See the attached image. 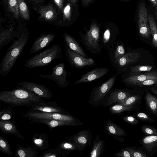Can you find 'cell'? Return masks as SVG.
<instances>
[{
	"mask_svg": "<svg viewBox=\"0 0 157 157\" xmlns=\"http://www.w3.org/2000/svg\"><path fill=\"white\" fill-rule=\"evenodd\" d=\"M44 101V99L23 88L5 90L0 93V102L12 107H31L36 102Z\"/></svg>",
	"mask_w": 157,
	"mask_h": 157,
	"instance_id": "6da1fadb",
	"label": "cell"
},
{
	"mask_svg": "<svg viewBox=\"0 0 157 157\" xmlns=\"http://www.w3.org/2000/svg\"><path fill=\"white\" fill-rule=\"evenodd\" d=\"M29 33L27 32L19 35L8 48L0 64V75L2 76L8 74L14 66L16 61L26 45Z\"/></svg>",
	"mask_w": 157,
	"mask_h": 157,
	"instance_id": "7a4b0ae2",
	"label": "cell"
},
{
	"mask_svg": "<svg viewBox=\"0 0 157 157\" xmlns=\"http://www.w3.org/2000/svg\"><path fill=\"white\" fill-rule=\"evenodd\" d=\"M61 55L60 46L58 44H55L27 59L24 66L26 68H33L47 66L53 61L59 58Z\"/></svg>",
	"mask_w": 157,
	"mask_h": 157,
	"instance_id": "3957f363",
	"label": "cell"
},
{
	"mask_svg": "<svg viewBox=\"0 0 157 157\" xmlns=\"http://www.w3.org/2000/svg\"><path fill=\"white\" fill-rule=\"evenodd\" d=\"M23 117L28 118L29 120L32 119H48L73 122L78 125L83 124L73 116L67 114L57 113H50L29 110L23 115Z\"/></svg>",
	"mask_w": 157,
	"mask_h": 157,
	"instance_id": "277c9868",
	"label": "cell"
},
{
	"mask_svg": "<svg viewBox=\"0 0 157 157\" xmlns=\"http://www.w3.org/2000/svg\"><path fill=\"white\" fill-rule=\"evenodd\" d=\"M38 75L41 78L54 81L61 88L67 87L70 83V82L67 79V72L65 69L63 63H60L54 67L52 73L50 75L40 74Z\"/></svg>",
	"mask_w": 157,
	"mask_h": 157,
	"instance_id": "5b68a950",
	"label": "cell"
},
{
	"mask_svg": "<svg viewBox=\"0 0 157 157\" xmlns=\"http://www.w3.org/2000/svg\"><path fill=\"white\" fill-rule=\"evenodd\" d=\"M147 10L144 3H140L138 11V26L140 35L143 37L148 38L151 33L147 18Z\"/></svg>",
	"mask_w": 157,
	"mask_h": 157,
	"instance_id": "8992f818",
	"label": "cell"
},
{
	"mask_svg": "<svg viewBox=\"0 0 157 157\" xmlns=\"http://www.w3.org/2000/svg\"><path fill=\"white\" fill-rule=\"evenodd\" d=\"M17 84L22 88L36 94L44 99H52L53 98L51 91L43 84L28 81L21 82Z\"/></svg>",
	"mask_w": 157,
	"mask_h": 157,
	"instance_id": "52a82bcc",
	"label": "cell"
},
{
	"mask_svg": "<svg viewBox=\"0 0 157 157\" xmlns=\"http://www.w3.org/2000/svg\"><path fill=\"white\" fill-rule=\"evenodd\" d=\"M91 139V135L88 129L81 131L67 138L68 141L76 146L77 150L81 151L90 144Z\"/></svg>",
	"mask_w": 157,
	"mask_h": 157,
	"instance_id": "ba28073f",
	"label": "cell"
},
{
	"mask_svg": "<svg viewBox=\"0 0 157 157\" xmlns=\"http://www.w3.org/2000/svg\"><path fill=\"white\" fill-rule=\"evenodd\" d=\"M99 27L96 24L93 23L85 35L84 42L88 48L96 51L99 48Z\"/></svg>",
	"mask_w": 157,
	"mask_h": 157,
	"instance_id": "9c48e42d",
	"label": "cell"
},
{
	"mask_svg": "<svg viewBox=\"0 0 157 157\" xmlns=\"http://www.w3.org/2000/svg\"><path fill=\"white\" fill-rule=\"evenodd\" d=\"M66 56L69 63L73 66L82 68L89 66L94 63L91 58H87L71 50L68 48L66 50Z\"/></svg>",
	"mask_w": 157,
	"mask_h": 157,
	"instance_id": "30bf717a",
	"label": "cell"
},
{
	"mask_svg": "<svg viewBox=\"0 0 157 157\" xmlns=\"http://www.w3.org/2000/svg\"><path fill=\"white\" fill-rule=\"evenodd\" d=\"M29 110L40 111L46 113H57L65 114L68 113L58 105L56 101H40L33 105Z\"/></svg>",
	"mask_w": 157,
	"mask_h": 157,
	"instance_id": "8fae6325",
	"label": "cell"
},
{
	"mask_svg": "<svg viewBox=\"0 0 157 157\" xmlns=\"http://www.w3.org/2000/svg\"><path fill=\"white\" fill-rule=\"evenodd\" d=\"M116 75H114L102 84L96 88L92 93V100L94 102L101 101L114 84Z\"/></svg>",
	"mask_w": 157,
	"mask_h": 157,
	"instance_id": "7c38bea8",
	"label": "cell"
},
{
	"mask_svg": "<svg viewBox=\"0 0 157 157\" xmlns=\"http://www.w3.org/2000/svg\"><path fill=\"white\" fill-rule=\"evenodd\" d=\"M55 36L54 33H51L42 35L37 37L31 46L30 53H35L45 48L52 42Z\"/></svg>",
	"mask_w": 157,
	"mask_h": 157,
	"instance_id": "4fadbf2b",
	"label": "cell"
},
{
	"mask_svg": "<svg viewBox=\"0 0 157 157\" xmlns=\"http://www.w3.org/2000/svg\"><path fill=\"white\" fill-rule=\"evenodd\" d=\"M109 71V69L106 67L95 69L83 75L80 79L73 84L89 82L99 79L105 75Z\"/></svg>",
	"mask_w": 157,
	"mask_h": 157,
	"instance_id": "5bb4252c",
	"label": "cell"
},
{
	"mask_svg": "<svg viewBox=\"0 0 157 157\" xmlns=\"http://www.w3.org/2000/svg\"><path fill=\"white\" fill-rule=\"evenodd\" d=\"M140 143L148 154L153 155L157 152V136L147 135L143 137Z\"/></svg>",
	"mask_w": 157,
	"mask_h": 157,
	"instance_id": "9a60e30c",
	"label": "cell"
},
{
	"mask_svg": "<svg viewBox=\"0 0 157 157\" xmlns=\"http://www.w3.org/2000/svg\"><path fill=\"white\" fill-rule=\"evenodd\" d=\"M151 79H157V71L148 72L144 74L128 77L124 80L126 83L135 86L137 83L145 80Z\"/></svg>",
	"mask_w": 157,
	"mask_h": 157,
	"instance_id": "2e32d148",
	"label": "cell"
},
{
	"mask_svg": "<svg viewBox=\"0 0 157 157\" xmlns=\"http://www.w3.org/2000/svg\"><path fill=\"white\" fill-rule=\"evenodd\" d=\"M0 129L6 134H10L24 139V138L17 129L14 123L9 120H0Z\"/></svg>",
	"mask_w": 157,
	"mask_h": 157,
	"instance_id": "e0dca14e",
	"label": "cell"
},
{
	"mask_svg": "<svg viewBox=\"0 0 157 157\" xmlns=\"http://www.w3.org/2000/svg\"><path fill=\"white\" fill-rule=\"evenodd\" d=\"M32 140V146L35 149L45 150L50 147L48 136L45 134L36 133L33 136Z\"/></svg>",
	"mask_w": 157,
	"mask_h": 157,
	"instance_id": "ac0fdd59",
	"label": "cell"
},
{
	"mask_svg": "<svg viewBox=\"0 0 157 157\" xmlns=\"http://www.w3.org/2000/svg\"><path fill=\"white\" fill-rule=\"evenodd\" d=\"M31 123H36L45 124L49 127V130L59 126L65 125L77 126L78 125L75 123L63 121L48 119H32L30 120Z\"/></svg>",
	"mask_w": 157,
	"mask_h": 157,
	"instance_id": "d6986e66",
	"label": "cell"
},
{
	"mask_svg": "<svg viewBox=\"0 0 157 157\" xmlns=\"http://www.w3.org/2000/svg\"><path fill=\"white\" fill-rule=\"evenodd\" d=\"M142 57L138 52H130L125 54L117 63L119 66H126L130 64L136 63Z\"/></svg>",
	"mask_w": 157,
	"mask_h": 157,
	"instance_id": "ffe728a7",
	"label": "cell"
},
{
	"mask_svg": "<svg viewBox=\"0 0 157 157\" xmlns=\"http://www.w3.org/2000/svg\"><path fill=\"white\" fill-rule=\"evenodd\" d=\"M105 128L107 133L115 137L124 136L126 135L124 129L109 119L106 121Z\"/></svg>",
	"mask_w": 157,
	"mask_h": 157,
	"instance_id": "44dd1931",
	"label": "cell"
},
{
	"mask_svg": "<svg viewBox=\"0 0 157 157\" xmlns=\"http://www.w3.org/2000/svg\"><path fill=\"white\" fill-rule=\"evenodd\" d=\"M63 36L68 48L83 56H86V54L83 49L72 36L66 33L64 34Z\"/></svg>",
	"mask_w": 157,
	"mask_h": 157,
	"instance_id": "7402d4cb",
	"label": "cell"
},
{
	"mask_svg": "<svg viewBox=\"0 0 157 157\" xmlns=\"http://www.w3.org/2000/svg\"><path fill=\"white\" fill-rule=\"evenodd\" d=\"M15 156L16 157H36L39 154L33 147L30 146L26 147L21 146L17 144Z\"/></svg>",
	"mask_w": 157,
	"mask_h": 157,
	"instance_id": "603a6c76",
	"label": "cell"
},
{
	"mask_svg": "<svg viewBox=\"0 0 157 157\" xmlns=\"http://www.w3.org/2000/svg\"><path fill=\"white\" fill-rule=\"evenodd\" d=\"M130 96V94L128 91L120 89L116 90L111 94L107 100V106L110 105Z\"/></svg>",
	"mask_w": 157,
	"mask_h": 157,
	"instance_id": "cb8c5ba5",
	"label": "cell"
},
{
	"mask_svg": "<svg viewBox=\"0 0 157 157\" xmlns=\"http://www.w3.org/2000/svg\"><path fill=\"white\" fill-rule=\"evenodd\" d=\"M71 151L65 150L57 146L49 149L41 154L40 157H63L66 156Z\"/></svg>",
	"mask_w": 157,
	"mask_h": 157,
	"instance_id": "d4e9b609",
	"label": "cell"
},
{
	"mask_svg": "<svg viewBox=\"0 0 157 157\" xmlns=\"http://www.w3.org/2000/svg\"><path fill=\"white\" fill-rule=\"evenodd\" d=\"M104 147V141L99 139V135L96 136L94 141L90 156L91 157H99L102 154Z\"/></svg>",
	"mask_w": 157,
	"mask_h": 157,
	"instance_id": "484cf974",
	"label": "cell"
},
{
	"mask_svg": "<svg viewBox=\"0 0 157 157\" xmlns=\"http://www.w3.org/2000/svg\"><path fill=\"white\" fill-rule=\"evenodd\" d=\"M39 13L41 17L47 21H52L56 17L55 10L51 5L42 6L40 9Z\"/></svg>",
	"mask_w": 157,
	"mask_h": 157,
	"instance_id": "4316f807",
	"label": "cell"
},
{
	"mask_svg": "<svg viewBox=\"0 0 157 157\" xmlns=\"http://www.w3.org/2000/svg\"><path fill=\"white\" fill-rule=\"evenodd\" d=\"M15 37L13 29H10L1 31L0 33V51Z\"/></svg>",
	"mask_w": 157,
	"mask_h": 157,
	"instance_id": "83f0119b",
	"label": "cell"
},
{
	"mask_svg": "<svg viewBox=\"0 0 157 157\" xmlns=\"http://www.w3.org/2000/svg\"><path fill=\"white\" fill-rule=\"evenodd\" d=\"M147 18L151 34L152 36L153 46L157 48V25L152 15L148 13Z\"/></svg>",
	"mask_w": 157,
	"mask_h": 157,
	"instance_id": "f1b7e54d",
	"label": "cell"
},
{
	"mask_svg": "<svg viewBox=\"0 0 157 157\" xmlns=\"http://www.w3.org/2000/svg\"><path fill=\"white\" fill-rule=\"evenodd\" d=\"M145 99L148 106L151 112L155 114L157 113V98L150 92H147Z\"/></svg>",
	"mask_w": 157,
	"mask_h": 157,
	"instance_id": "f546056e",
	"label": "cell"
},
{
	"mask_svg": "<svg viewBox=\"0 0 157 157\" xmlns=\"http://www.w3.org/2000/svg\"><path fill=\"white\" fill-rule=\"evenodd\" d=\"M152 65H137L131 67L129 76L141 74L142 72L150 71L152 69Z\"/></svg>",
	"mask_w": 157,
	"mask_h": 157,
	"instance_id": "4dcf8cb0",
	"label": "cell"
},
{
	"mask_svg": "<svg viewBox=\"0 0 157 157\" xmlns=\"http://www.w3.org/2000/svg\"><path fill=\"white\" fill-rule=\"evenodd\" d=\"M19 13L22 17L25 20L30 18V15L27 6L24 0H17Z\"/></svg>",
	"mask_w": 157,
	"mask_h": 157,
	"instance_id": "1f68e13d",
	"label": "cell"
},
{
	"mask_svg": "<svg viewBox=\"0 0 157 157\" xmlns=\"http://www.w3.org/2000/svg\"><path fill=\"white\" fill-rule=\"evenodd\" d=\"M0 151L10 156H12L13 155L10 144L6 140L1 136H0Z\"/></svg>",
	"mask_w": 157,
	"mask_h": 157,
	"instance_id": "d6a6232c",
	"label": "cell"
},
{
	"mask_svg": "<svg viewBox=\"0 0 157 157\" xmlns=\"http://www.w3.org/2000/svg\"><path fill=\"white\" fill-rule=\"evenodd\" d=\"M140 97L139 95L130 96L128 97L117 102L118 104L126 106H132L140 100Z\"/></svg>",
	"mask_w": 157,
	"mask_h": 157,
	"instance_id": "836d02e7",
	"label": "cell"
},
{
	"mask_svg": "<svg viewBox=\"0 0 157 157\" xmlns=\"http://www.w3.org/2000/svg\"><path fill=\"white\" fill-rule=\"evenodd\" d=\"M9 9L17 19H18L19 10L17 0H7Z\"/></svg>",
	"mask_w": 157,
	"mask_h": 157,
	"instance_id": "e575fe53",
	"label": "cell"
},
{
	"mask_svg": "<svg viewBox=\"0 0 157 157\" xmlns=\"http://www.w3.org/2000/svg\"><path fill=\"white\" fill-rule=\"evenodd\" d=\"M10 106L2 109L0 112V120H9L13 117V110Z\"/></svg>",
	"mask_w": 157,
	"mask_h": 157,
	"instance_id": "d590c367",
	"label": "cell"
},
{
	"mask_svg": "<svg viewBox=\"0 0 157 157\" xmlns=\"http://www.w3.org/2000/svg\"><path fill=\"white\" fill-rule=\"evenodd\" d=\"M132 108V106H126L118 104L111 107L109 110L112 114H118L124 111H130Z\"/></svg>",
	"mask_w": 157,
	"mask_h": 157,
	"instance_id": "8d00e7d4",
	"label": "cell"
},
{
	"mask_svg": "<svg viewBox=\"0 0 157 157\" xmlns=\"http://www.w3.org/2000/svg\"><path fill=\"white\" fill-rule=\"evenodd\" d=\"M125 53L123 45L121 44H118L116 46L114 52V62L117 63L119 59L125 54Z\"/></svg>",
	"mask_w": 157,
	"mask_h": 157,
	"instance_id": "74e56055",
	"label": "cell"
},
{
	"mask_svg": "<svg viewBox=\"0 0 157 157\" xmlns=\"http://www.w3.org/2000/svg\"><path fill=\"white\" fill-rule=\"evenodd\" d=\"M141 128L143 132L146 135L157 136V129L152 126L143 125Z\"/></svg>",
	"mask_w": 157,
	"mask_h": 157,
	"instance_id": "f35d334b",
	"label": "cell"
},
{
	"mask_svg": "<svg viewBox=\"0 0 157 157\" xmlns=\"http://www.w3.org/2000/svg\"><path fill=\"white\" fill-rule=\"evenodd\" d=\"M57 146L70 151L77 150L76 146L72 143L69 141L62 142L58 144Z\"/></svg>",
	"mask_w": 157,
	"mask_h": 157,
	"instance_id": "ab89813d",
	"label": "cell"
},
{
	"mask_svg": "<svg viewBox=\"0 0 157 157\" xmlns=\"http://www.w3.org/2000/svg\"><path fill=\"white\" fill-rule=\"evenodd\" d=\"M131 154L132 157H147V154L140 150L136 149L130 148H125Z\"/></svg>",
	"mask_w": 157,
	"mask_h": 157,
	"instance_id": "60d3db41",
	"label": "cell"
},
{
	"mask_svg": "<svg viewBox=\"0 0 157 157\" xmlns=\"http://www.w3.org/2000/svg\"><path fill=\"white\" fill-rule=\"evenodd\" d=\"M71 15V5L68 4L64 8L63 11V18L64 20L70 21Z\"/></svg>",
	"mask_w": 157,
	"mask_h": 157,
	"instance_id": "b9f144b4",
	"label": "cell"
},
{
	"mask_svg": "<svg viewBox=\"0 0 157 157\" xmlns=\"http://www.w3.org/2000/svg\"><path fill=\"white\" fill-rule=\"evenodd\" d=\"M157 83V79H149L136 84L135 86H149Z\"/></svg>",
	"mask_w": 157,
	"mask_h": 157,
	"instance_id": "7bdbcfd3",
	"label": "cell"
},
{
	"mask_svg": "<svg viewBox=\"0 0 157 157\" xmlns=\"http://www.w3.org/2000/svg\"><path fill=\"white\" fill-rule=\"evenodd\" d=\"M114 155L118 157H132L130 152L126 148H123L114 154Z\"/></svg>",
	"mask_w": 157,
	"mask_h": 157,
	"instance_id": "ee69618b",
	"label": "cell"
},
{
	"mask_svg": "<svg viewBox=\"0 0 157 157\" xmlns=\"http://www.w3.org/2000/svg\"><path fill=\"white\" fill-rule=\"evenodd\" d=\"M137 117L141 120L150 122H152L154 121V120L150 118L145 113L140 112L136 114Z\"/></svg>",
	"mask_w": 157,
	"mask_h": 157,
	"instance_id": "f6af8a7d",
	"label": "cell"
},
{
	"mask_svg": "<svg viewBox=\"0 0 157 157\" xmlns=\"http://www.w3.org/2000/svg\"><path fill=\"white\" fill-rule=\"evenodd\" d=\"M122 118L124 121L131 124H136L138 122L137 120L133 116H128L124 117Z\"/></svg>",
	"mask_w": 157,
	"mask_h": 157,
	"instance_id": "bcb514c9",
	"label": "cell"
},
{
	"mask_svg": "<svg viewBox=\"0 0 157 157\" xmlns=\"http://www.w3.org/2000/svg\"><path fill=\"white\" fill-rule=\"evenodd\" d=\"M55 3L60 9H61L63 6V0H54Z\"/></svg>",
	"mask_w": 157,
	"mask_h": 157,
	"instance_id": "7dc6e473",
	"label": "cell"
},
{
	"mask_svg": "<svg viewBox=\"0 0 157 157\" xmlns=\"http://www.w3.org/2000/svg\"><path fill=\"white\" fill-rule=\"evenodd\" d=\"M153 6L157 10V0H149Z\"/></svg>",
	"mask_w": 157,
	"mask_h": 157,
	"instance_id": "c3c4849f",
	"label": "cell"
},
{
	"mask_svg": "<svg viewBox=\"0 0 157 157\" xmlns=\"http://www.w3.org/2000/svg\"><path fill=\"white\" fill-rule=\"evenodd\" d=\"M93 0H81L82 3L85 5H87L90 3Z\"/></svg>",
	"mask_w": 157,
	"mask_h": 157,
	"instance_id": "681fc988",
	"label": "cell"
},
{
	"mask_svg": "<svg viewBox=\"0 0 157 157\" xmlns=\"http://www.w3.org/2000/svg\"><path fill=\"white\" fill-rule=\"evenodd\" d=\"M151 91L154 94L157 95V89L154 88H152L151 89Z\"/></svg>",
	"mask_w": 157,
	"mask_h": 157,
	"instance_id": "f907efd6",
	"label": "cell"
},
{
	"mask_svg": "<svg viewBox=\"0 0 157 157\" xmlns=\"http://www.w3.org/2000/svg\"><path fill=\"white\" fill-rule=\"evenodd\" d=\"M71 2L73 4H75L77 2V0H70Z\"/></svg>",
	"mask_w": 157,
	"mask_h": 157,
	"instance_id": "816d5d0a",
	"label": "cell"
},
{
	"mask_svg": "<svg viewBox=\"0 0 157 157\" xmlns=\"http://www.w3.org/2000/svg\"><path fill=\"white\" fill-rule=\"evenodd\" d=\"M42 0H33V1L36 2H39L42 1Z\"/></svg>",
	"mask_w": 157,
	"mask_h": 157,
	"instance_id": "f5cc1de1",
	"label": "cell"
},
{
	"mask_svg": "<svg viewBox=\"0 0 157 157\" xmlns=\"http://www.w3.org/2000/svg\"><path fill=\"white\" fill-rule=\"evenodd\" d=\"M156 18L157 20V17H156Z\"/></svg>",
	"mask_w": 157,
	"mask_h": 157,
	"instance_id": "db71d44e",
	"label": "cell"
},
{
	"mask_svg": "<svg viewBox=\"0 0 157 157\" xmlns=\"http://www.w3.org/2000/svg\"><path fill=\"white\" fill-rule=\"evenodd\" d=\"M32 0V1H33V0Z\"/></svg>",
	"mask_w": 157,
	"mask_h": 157,
	"instance_id": "11a10c76",
	"label": "cell"
},
{
	"mask_svg": "<svg viewBox=\"0 0 157 157\" xmlns=\"http://www.w3.org/2000/svg\"></svg>",
	"mask_w": 157,
	"mask_h": 157,
	"instance_id": "9f6ffc18",
	"label": "cell"
}]
</instances>
